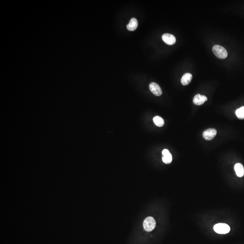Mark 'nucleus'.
<instances>
[{"instance_id": "obj_1", "label": "nucleus", "mask_w": 244, "mask_h": 244, "mask_svg": "<svg viewBox=\"0 0 244 244\" xmlns=\"http://www.w3.org/2000/svg\"><path fill=\"white\" fill-rule=\"evenodd\" d=\"M213 51L215 55L220 59H225L228 56L227 50L221 45H214L213 48Z\"/></svg>"}, {"instance_id": "obj_2", "label": "nucleus", "mask_w": 244, "mask_h": 244, "mask_svg": "<svg viewBox=\"0 0 244 244\" xmlns=\"http://www.w3.org/2000/svg\"><path fill=\"white\" fill-rule=\"evenodd\" d=\"M156 222L155 219L151 216L146 218L143 224L144 228L146 231L150 232L154 229L156 227Z\"/></svg>"}, {"instance_id": "obj_3", "label": "nucleus", "mask_w": 244, "mask_h": 244, "mask_svg": "<svg viewBox=\"0 0 244 244\" xmlns=\"http://www.w3.org/2000/svg\"><path fill=\"white\" fill-rule=\"evenodd\" d=\"M213 229L216 233L220 234H227L230 231L229 226L225 223H218L216 224L214 226Z\"/></svg>"}, {"instance_id": "obj_4", "label": "nucleus", "mask_w": 244, "mask_h": 244, "mask_svg": "<svg viewBox=\"0 0 244 244\" xmlns=\"http://www.w3.org/2000/svg\"><path fill=\"white\" fill-rule=\"evenodd\" d=\"M217 134L216 130L214 128H209L204 131L203 136L206 140H211L214 138Z\"/></svg>"}, {"instance_id": "obj_5", "label": "nucleus", "mask_w": 244, "mask_h": 244, "mask_svg": "<svg viewBox=\"0 0 244 244\" xmlns=\"http://www.w3.org/2000/svg\"><path fill=\"white\" fill-rule=\"evenodd\" d=\"M150 90L155 96H159L162 94V90L159 85L155 82H151L149 85Z\"/></svg>"}, {"instance_id": "obj_6", "label": "nucleus", "mask_w": 244, "mask_h": 244, "mask_svg": "<svg viewBox=\"0 0 244 244\" xmlns=\"http://www.w3.org/2000/svg\"><path fill=\"white\" fill-rule=\"evenodd\" d=\"M163 41L168 45H172L176 42V38L172 34H165L162 36Z\"/></svg>"}, {"instance_id": "obj_7", "label": "nucleus", "mask_w": 244, "mask_h": 244, "mask_svg": "<svg viewBox=\"0 0 244 244\" xmlns=\"http://www.w3.org/2000/svg\"><path fill=\"white\" fill-rule=\"evenodd\" d=\"M207 100V97L206 96L197 94L193 98V103L195 105H200L204 103Z\"/></svg>"}, {"instance_id": "obj_8", "label": "nucleus", "mask_w": 244, "mask_h": 244, "mask_svg": "<svg viewBox=\"0 0 244 244\" xmlns=\"http://www.w3.org/2000/svg\"><path fill=\"white\" fill-rule=\"evenodd\" d=\"M163 157H162V161L165 164H168L172 162V154L168 150L164 149L162 152Z\"/></svg>"}, {"instance_id": "obj_9", "label": "nucleus", "mask_w": 244, "mask_h": 244, "mask_svg": "<svg viewBox=\"0 0 244 244\" xmlns=\"http://www.w3.org/2000/svg\"><path fill=\"white\" fill-rule=\"evenodd\" d=\"M234 169L236 175L239 177H242L244 175V168L240 163H237L234 166Z\"/></svg>"}, {"instance_id": "obj_10", "label": "nucleus", "mask_w": 244, "mask_h": 244, "mask_svg": "<svg viewBox=\"0 0 244 244\" xmlns=\"http://www.w3.org/2000/svg\"><path fill=\"white\" fill-rule=\"evenodd\" d=\"M138 26V21L137 19L134 18L131 19L129 23L127 25L128 30L130 31H133L136 30Z\"/></svg>"}, {"instance_id": "obj_11", "label": "nucleus", "mask_w": 244, "mask_h": 244, "mask_svg": "<svg viewBox=\"0 0 244 244\" xmlns=\"http://www.w3.org/2000/svg\"><path fill=\"white\" fill-rule=\"evenodd\" d=\"M192 79V75L190 73H186L182 77L181 82L184 86H186L190 83Z\"/></svg>"}, {"instance_id": "obj_12", "label": "nucleus", "mask_w": 244, "mask_h": 244, "mask_svg": "<svg viewBox=\"0 0 244 244\" xmlns=\"http://www.w3.org/2000/svg\"><path fill=\"white\" fill-rule=\"evenodd\" d=\"M153 122H154V124L157 125V126L161 127L163 126L165 124V122H164V119H162L161 117H160L159 116H156L153 118Z\"/></svg>"}, {"instance_id": "obj_13", "label": "nucleus", "mask_w": 244, "mask_h": 244, "mask_svg": "<svg viewBox=\"0 0 244 244\" xmlns=\"http://www.w3.org/2000/svg\"><path fill=\"white\" fill-rule=\"evenodd\" d=\"M236 114L238 119H244V106L237 109L236 111Z\"/></svg>"}]
</instances>
